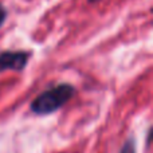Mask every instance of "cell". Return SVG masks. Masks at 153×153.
<instances>
[{
    "label": "cell",
    "mask_w": 153,
    "mask_h": 153,
    "mask_svg": "<svg viewBox=\"0 0 153 153\" xmlns=\"http://www.w3.org/2000/svg\"><path fill=\"white\" fill-rule=\"evenodd\" d=\"M76 89L71 83H58L40 93L31 103L30 110L36 116H48L62 109L70 100L75 97Z\"/></svg>",
    "instance_id": "1"
},
{
    "label": "cell",
    "mask_w": 153,
    "mask_h": 153,
    "mask_svg": "<svg viewBox=\"0 0 153 153\" xmlns=\"http://www.w3.org/2000/svg\"><path fill=\"white\" fill-rule=\"evenodd\" d=\"M31 58V51L24 50H5L0 53V73L4 71H23Z\"/></svg>",
    "instance_id": "2"
},
{
    "label": "cell",
    "mask_w": 153,
    "mask_h": 153,
    "mask_svg": "<svg viewBox=\"0 0 153 153\" xmlns=\"http://www.w3.org/2000/svg\"><path fill=\"white\" fill-rule=\"evenodd\" d=\"M120 153H137L134 137H132V136H130V137L125 141L124 145H122V148H121V151H120Z\"/></svg>",
    "instance_id": "3"
},
{
    "label": "cell",
    "mask_w": 153,
    "mask_h": 153,
    "mask_svg": "<svg viewBox=\"0 0 153 153\" xmlns=\"http://www.w3.org/2000/svg\"><path fill=\"white\" fill-rule=\"evenodd\" d=\"M8 16V12H7V8L4 7V5L0 3V28H1V26L4 24L5 19H7Z\"/></svg>",
    "instance_id": "4"
},
{
    "label": "cell",
    "mask_w": 153,
    "mask_h": 153,
    "mask_svg": "<svg viewBox=\"0 0 153 153\" xmlns=\"http://www.w3.org/2000/svg\"><path fill=\"white\" fill-rule=\"evenodd\" d=\"M87 1L91 3V4H93V3H97V1H100V0H87Z\"/></svg>",
    "instance_id": "5"
}]
</instances>
